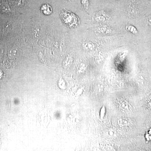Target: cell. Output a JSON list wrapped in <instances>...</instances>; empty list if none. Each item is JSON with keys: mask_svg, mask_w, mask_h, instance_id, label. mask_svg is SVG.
<instances>
[{"mask_svg": "<svg viewBox=\"0 0 151 151\" xmlns=\"http://www.w3.org/2000/svg\"><path fill=\"white\" fill-rule=\"evenodd\" d=\"M81 3L84 9H87L89 7V1L88 0H81Z\"/></svg>", "mask_w": 151, "mask_h": 151, "instance_id": "obj_8", "label": "cell"}, {"mask_svg": "<svg viewBox=\"0 0 151 151\" xmlns=\"http://www.w3.org/2000/svg\"><path fill=\"white\" fill-rule=\"evenodd\" d=\"M95 20L98 22H102L106 20V17L103 14H99L95 17Z\"/></svg>", "mask_w": 151, "mask_h": 151, "instance_id": "obj_5", "label": "cell"}, {"mask_svg": "<svg viewBox=\"0 0 151 151\" xmlns=\"http://www.w3.org/2000/svg\"><path fill=\"white\" fill-rule=\"evenodd\" d=\"M41 11L44 14L50 15L52 13V9L51 6L47 4H45L41 7Z\"/></svg>", "mask_w": 151, "mask_h": 151, "instance_id": "obj_2", "label": "cell"}, {"mask_svg": "<svg viewBox=\"0 0 151 151\" xmlns=\"http://www.w3.org/2000/svg\"><path fill=\"white\" fill-rule=\"evenodd\" d=\"M147 21L148 24L151 26V14L147 18Z\"/></svg>", "mask_w": 151, "mask_h": 151, "instance_id": "obj_9", "label": "cell"}, {"mask_svg": "<svg viewBox=\"0 0 151 151\" xmlns=\"http://www.w3.org/2000/svg\"><path fill=\"white\" fill-rule=\"evenodd\" d=\"M127 12L130 16H134L136 13V9L135 6L132 5L131 4H129L127 5Z\"/></svg>", "mask_w": 151, "mask_h": 151, "instance_id": "obj_3", "label": "cell"}, {"mask_svg": "<svg viewBox=\"0 0 151 151\" xmlns=\"http://www.w3.org/2000/svg\"><path fill=\"white\" fill-rule=\"evenodd\" d=\"M84 48L87 50H93L95 48V45L92 42H87L84 44Z\"/></svg>", "mask_w": 151, "mask_h": 151, "instance_id": "obj_4", "label": "cell"}, {"mask_svg": "<svg viewBox=\"0 0 151 151\" xmlns=\"http://www.w3.org/2000/svg\"><path fill=\"white\" fill-rule=\"evenodd\" d=\"M60 16L64 23L69 27H74L77 24L78 19L77 17L70 12L65 10L61 11Z\"/></svg>", "mask_w": 151, "mask_h": 151, "instance_id": "obj_1", "label": "cell"}, {"mask_svg": "<svg viewBox=\"0 0 151 151\" xmlns=\"http://www.w3.org/2000/svg\"><path fill=\"white\" fill-rule=\"evenodd\" d=\"M108 30V27L105 26H101L98 27L97 28V32L101 33H105Z\"/></svg>", "mask_w": 151, "mask_h": 151, "instance_id": "obj_7", "label": "cell"}, {"mask_svg": "<svg viewBox=\"0 0 151 151\" xmlns=\"http://www.w3.org/2000/svg\"><path fill=\"white\" fill-rule=\"evenodd\" d=\"M126 29H127L128 31L132 33L133 34L136 35L138 33L137 30V29H136L132 25L127 26V27H126Z\"/></svg>", "mask_w": 151, "mask_h": 151, "instance_id": "obj_6", "label": "cell"}]
</instances>
